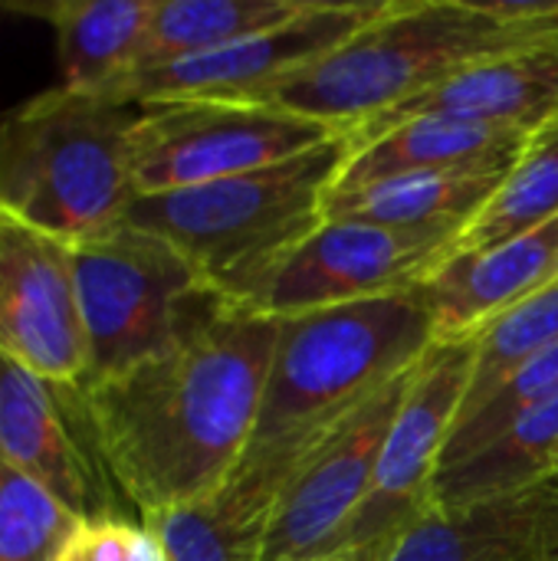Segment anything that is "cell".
<instances>
[{
    "mask_svg": "<svg viewBox=\"0 0 558 561\" xmlns=\"http://www.w3.org/2000/svg\"><path fill=\"white\" fill-rule=\"evenodd\" d=\"M138 115L135 102L62 85L0 112V207L66 243L115 227L138 197Z\"/></svg>",
    "mask_w": 558,
    "mask_h": 561,
    "instance_id": "4",
    "label": "cell"
},
{
    "mask_svg": "<svg viewBox=\"0 0 558 561\" xmlns=\"http://www.w3.org/2000/svg\"><path fill=\"white\" fill-rule=\"evenodd\" d=\"M0 355L56 385L82 388L89 342L72 243L0 207Z\"/></svg>",
    "mask_w": 558,
    "mask_h": 561,
    "instance_id": "13",
    "label": "cell"
},
{
    "mask_svg": "<svg viewBox=\"0 0 558 561\" xmlns=\"http://www.w3.org/2000/svg\"><path fill=\"white\" fill-rule=\"evenodd\" d=\"M558 217V115L543 125L516 164L506 171L493 197L477 210V217L451 240L444 260L480 253L516 240L529 230L546 227ZM441 260V263H444ZM437 263V266H441Z\"/></svg>",
    "mask_w": 558,
    "mask_h": 561,
    "instance_id": "22",
    "label": "cell"
},
{
    "mask_svg": "<svg viewBox=\"0 0 558 561\" xmlns=\"http://www.w3.org/2000/svg\"><path fill=\"white\" fill-rule=\"evenodd\" d=\"M385 0H309L289 23L201 56L132 69L99 95L122 102H174V99H253L280 79L306 69L355 30H362Z\"/></svg>",
    "mask_w": 558,
    "mask_h": 561,
    "instance_id": "12",
    "label": "cell"
},
{
    "mask_svg": "<svg viewBox=\"0 0 558 561\" xmlns=\"http://www.w3.org/2000/svg\"><path fill=\"white\" fill-rule=\"evenodd\" d=\"M558 549V483L431 506L382 561H546Z\"/></svg>",
    "mask_w": 558,
    "mask_h": 561,
    "instance_id": "15",
    "label": "cell"
},
{
    "mask_svg": "<svg viewBox=\"0 0 558 561\" xmlns=\"http://www.w3.org/2000/svg\"><path fill=\"white\" fill-rule=\"evenodd\" d=\"M553 283H558V217L500 247L444 260L418 283V293L431 309L437 345H454Z\"/></svg>",
    "mask_w": 558,
    "mask_h": 561,
    "instance_id": "16",
    "label": "cell"
},
{
    "mask_svg": "<svg viewBox=\"0 0 558 561\" xmlns=\"http://www.w3.org/2000/svg\"><path fill=\"white\" fill-rule=\"evenodd\" d=\"M546 561H558V549H556V552H553V556H549V559H546Z\"/></svg>",
    "mask_w": 558,
    "mask_h": 561,
    "instance_id": "28",
    "label": "cell"
},
{
    "mask_svg": "<svg viewBox=\"0 0 558 561\" xmlns=\"http://www.w3.org/2000/svg\"><path fill=\"white\" fill-rule=\"evenodd\" d=\"M558 345V283L520 302L474 335V368L460 414L493 394L510 375ZM457 414V417H460Z\"/></svg>",
    "mask_w": 558,
    "mask_h": 561,
    "instance_id": "23",
    "label": "cell"
},
{
    "mask_svg": "<svg viewBox=\"0 0 558 561\" xmlns=\"http://www.w3.org/2000/svg\"><path fill=\"white\" fill-rule=\"evenodd\" d=\"M309 0H155L132 69H148L276 30ZM128 69V72H132Z\"/></svg>",
    "mask_w": 558,
    "mask_h": 561,
    "instance_id": "20",
    "label": "cell"
},
{
    "mask_svg": "<svg viewBox=\"0 0 558 561\" xmlns=\"http://www.w3.org/2000/svg\"><path fill=\"white\" fill-rule=\"evenodd\" d=\"M151 3L155 0H53L13 3L3 10L49 20L56 30L62 89L102 92L135 66Z\"/></svg>",
    "mask_w": 558,
    "mask_h": 561,
    "instance_id": "19",
    "label": "cell"
},
{
    "mask_svg": "<svg viewBox=\"0 0 558 561\" xmlns=\"http://www.w3.org/2000/svg\"><path fill=\"white\" fill-rule=\"evenodd\" d=\"M0 463L39 483L76 519L128 516L92 424L82 388L56 385L0 355Z\"/></svg>",
    "mask_w": 558,
    "mask_h": 561,
    "instance_id": "11",
    "label": "cell"
},
{
    "mask_svg": "<svg viewBox=\"0 0 558 561\" xmlns=\"http://www.w3.org/2000/svg\"><path fill=\"white\" fill-rule=\"evenodd\" d=\"M342 161L345 141L339 135L306 154L237 178L138 194L122 220L168 240L214 293L237 299L326 220Z\"/></svg>",
    "mask_w": 558,
    "mask_h": 561,
    "instance_id": "5",
    "label": "cell"
},
{
    "mask_svg": "<svg viewBox=\"0 0 558 561\" xmlns=\"http://www.w3.org/2000/svg\"><path fill=\"white\" fill-rule=\"evenodd\" d=\"M56 561H164L158 536L132 516L79 519Z\"/></svg>",
    "mask_w": 558,
    "mask_h": 561,
    "instance_id": "26",
    "label": "cell"
},
{
    "mask_svg": "<svg viewBox=\"0 0 558 561\" xmlns=\"http://www.w3.org/2000/svg\"><path fill=\"white\" fill-rule=\"evenodd\" d=\"M556 470L558 394L470 460L437 473L434 506H460L487 496L520 493L536 483H549Z\"/></svg>",
    "mask_w": 558,
    "mask_h": 561,
    "instance_id": "21",
    "label": "cell"
},
{
    "mask_svg": "<svg viewBox=\"0 0 558 561\" xmlns=\"http://www.w3.org/2000/svg\"><path fill=\"white\" fill-rule=\"evenodd\" d=\"M72 266L89 342L82 388L109 381L171 345L187 302L210 289L168 240L128 220L76 240Z\"/></svg>",
    "mask_w": 558,
    "mask_h": 561,
    "instance_id": "6",
    "label": "cell"
},
{
    "mask_svg": "<svg viewBox=\"0 0 558 561\" xmlns=\"http://www.w3.org/2000/svg\"><path fill=\"white\" fill-rule=\"evenodd\" d=\"M309 561H358V559H349V556H332V559H309Z\"/></svg>",
    "mask_w": 558,
    "mask_h": 561,
    "instance_id": "27",
    "label": "cell"
},
{
    "mask_svg": "<svg viewBox=\"0 0 558 561\" xmlns=\"http://www.w3.org/2000/svg\"><path fill=\"white\" fill-rule=\"evenodd\" d=\"M276 332L280 319L204 289L171 345L82 388L99 454L138 519L214 493L240 467Z\"/></svg>",
    "mask_w": 558,
    "mask_h": 561,
    "instance_id": "1",
    "label": "cell"
},
{
    "mask_svg": "<svg viewBox=\"0 0 558 561\" xmlns=\"http://www.w3.org/2000/svg\"><path fill=\"white\" fill-rule=\"evenodd\" d=\"M434 345L418 289L280 319L257 431L227 483L273 516L303 460Z\"/></svg>",
    "mask_w": 558,
    "mask_h": 561,
    "instance_id": "2",
    "label": "cell"
},
{
    "mask_svg": "<svg viewBox=\"0 0 558 561\" xmlns=\"http://www.w3.org/2000/svg\"><path fill=\"white\" fill-rule=\"evenodd\" d=\"M553 483H558V470H556V477H553Z\"/></svg>",
    "mask_w": 558,
    "mask_h": 561,
    "instance_id": "29",
    "label": "cell"
},
{
    "mask_svg": "<svg viewBox=\"0 0 558 561\" xmlns=\"http://www.w3.org/2000/svg\"><path fill=\"white\" fill-rule=\"evenodd\" d=\"M558 36V0H385L342 46L243 102L276 105L335 131L428 92L447 76Z\"/></svg>",
    "mask_w": 558,
    "mask_h": 561,
    "instance_id": "3",
    "label": "cell"
},
{
    "mask_svg": "<svg viewBox=\"0 0 558 561\" xmlns=\"http://www.w3.org/2000/svg\"><path fill=\"white\" fill-rule=\"evenodd\" d=\"M76 523L39 483L0 463V561H56Z\"/></svg>",
    "mask_w": 558,
    "mask_h": 561,
    "instance_id": "25",
    "label": "cell"
},
{
    "mask_svg": "<svg viewBox=\"0 0 558 561\" xmlns=\"http://www.w3.org/2000/svg\"><path fill=\"white\" fill-rule=\"evenodd\" d=\"M556 394L558 345L549 348L546 355L533 358L529 365H523L493 394H487L477 408H470L467 414H460L454 421L437 473H444V470L470 460L474 454H480L483 447H490L493 440H500L510 427H516L523 417H529L539 404H546Z\"/></svg>",
    "mask_w": 558,
    "mask_h": 561,
    "instance_id": "24",
    "label": "cell"
},
{
    "mask_svg": "<svg viewBox=\"0 0 558 561\" xmlns=\"http://www.w3.org/2000/svg\"><path fill=\"white\" fill-rule=\"evenodd\" d=\"M510 168L408 171L368 184L332 187L326 201V217L457 237L493 197Z\"/></svg>",
    "mask_w": 558,
    "mask_h": 561,
    "instance_id": "18",
    "label": "cell"
},
{
    "mask_svg": "<svg viewBox=\"0 0 558 561\" xmlns=\"http://www.w3.org/2000/svg\"><path fill=\"white\" fill-rule=\"evenodd\" d=\"M418 115H451L470 122L543 128L558 115V36L480 59L428 92L355 125L342 135L345 145L365 141L398 122Z\"/></svg>",
    "mask_w": 558,
    "mask_h": 561,
    "instance_id": "14",
    "label": "cell"
},
{
    "mask_svg": "<svg viewBox=\"0 0 558 561\" xmlns=\"http://www.w3.org/2000/svg\"><path fill=\"white\" fill-rule=\"evenodd\" d=\"M339 135L322 122L263 102H145L132 131V181L138 194L197 187L280 164Z\"/></svg>",
    "mask_w": 558,
    "mask_h": 561,
    "instance_id": "7",
    "label": "cell"
},
{
    "mask_svg": "<svg viewBox=\"0 0 558 561\" xmlns=\"http://www.w3.org/2000/svg\"><path fill=\"white\" fill-rule=\"evenodd\" d=\"M451 240L454 237L447 233L391 230L326 217L234 302L270 319H293L372 296L418 289V283L437 270Z\"/></svg>",
    "mask_w": 558,
    "mask_h": 561,
    "instance_id": "8",
    "label": "cell"
},
{
    "mask_svg": "<svg viewBox=\"0 0 558 561\" xmlns=\"http://www.w3.org/2000/svg\"><path fill=\"white\" fill-rule=\"evenodd\" d=\"M536 131L451 115H418L365 141L345 145V161L332 187L368 184L408 171L510 168Z\"/></svg>",
    "mask_w": 558,
    "mask_h": 561,
    "instance_id": "17",
    "label": "cell"
},
{
    "mask_svg": "<svg viewBox=\"0 0 558 561\" xmlns=\"http://www.w3.org/2000/svg\"><path fill=\"white\" fill-rule=\"evenodd\" d=\"M424 362L428 355L375 391L303 460L273 510L263 561L329 559L339 549L345 529L372 493L388 431Z\"/></svg>",
    "mask_w": 558,
    "mask_h": 561,
    "instance_id": "10",
    "label": "cell"
},
{
    "mask_svg": "<svg viewBox=\"0 0 558 561\" xmlns=\"http://www.w3.org/2000/svg\"><path fill=\"white\" fill-rule=\"evenodd\" d=\"M474 339L437 345L414 378L375 467L372 493L332 556L382 561L388 546L434 506V483L451 427L467 398ZM329 556V559H332Z\"/></svg>",
    "mask_w": 558,
    "mask_h": 561,
    "instance_id": "9",
    "label": "cell"
}]
</instances>
